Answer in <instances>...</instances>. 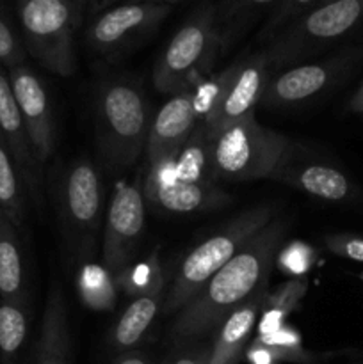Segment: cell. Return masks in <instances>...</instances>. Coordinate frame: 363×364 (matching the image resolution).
Returning a JSON list of instances; mask_svg holds the SVG:
<instances>
[{"label":"cell","mask_w":363,"mask_h":364,"mask_svg":"<svg viewBox=\"0 0 363 364\" xmlns=\"http://www.w3.org/2000/svg\"><path fill=\"white\" fill-rule=\"evenodd\" d=\"M274 206L258 205L244 210L196 245L174 272L162 302L164 315H177L201 288L231 262L256 233L273 220Z\"/></svg>","instance_id":"4"},{"label":"cell","mask_w":363,"mask_h":364,"mask_svg":"<svg viewBox=\"0 0 363 364\" xmlns=\"http://www.w3.org/2000/svg\"><path fill=\"white\" fill-rule=\"evenodd\" d=\"M349 109L356 114H363V84L359 85L358 91L352 95L351 102H349Z\"/></svg>","instance_id":"38"},{"label":"cell","mask_w":363,"mask_h":364,"mask_svg":"<svg viewBox=\"0 0 363 364\" xmlns=\"http://www.w3.org/2000/svg\"><path fill=\"white\" fill-rule=\"evenodd\" d=\"M306 291H308V283L305 279H290L274 291H267L256 322L258 336L274 333L285 326V318L299 308Z\"/></svg>","instance_id":"23"},{"label":"cell","mask_w":363,"mask_h":364,"mask_svg":"<svg viewBox=\"0 0 363 364\" xmlns=\"http://www.w3.org/2000/svg\"><path fill=\"white\" fill-rule=\"evenodd\" d=\"M128 2H153V4H166V6L173 7L174 4H178L180 0H128Z\"/></svg>","instance_id":"40"},{"label":"cell","mask_w":363,"mask_h":364,"mask_svg":"<svg viewBox=\"0 0 363 364\" xmlns=\"http://www.w3.org/2000/svg\"><path fill=\"white\" fill-rule=\"evenodd\" d=\"M0 212L6 213L14 226H21L23 198L20 191V174L2 134H0Z\"/></svg>","instance_id":"27"},{"label":"cell","mask_w":363,"mask_h":364,"mask_svg":"<svg viewBox=\"0 0 363 364\" xmlns=\"http://www.w3.org/2000/svg\"><path fill=\"white\" fill-rule=\"evenodd\" d=\"M363 20V0H331L312 7L269 39L263 53L270 71L302 63L319 50L344 38Z\"/></svg>","instance_id":"6"},{"label":"cell","mask_w":363,"mask_h":364,"mask_svg":"<svg viewBox=\"0 0 363 364\" xmlns=\"http://www.w3.org/2000/svg\"><path fill=\"white\" fill-rule=\"evenodd\" d=\"M238 59L228 64L224 70L219 73L206 75L203 80H199L194 87L191 89L192 92V105H194V112L198 116L199 124L206 127L214 116L219 110L221 103H223L224 96H226L228 87H230L231 80H233L235 73H237Z\"/></svg>","instance_id":"25"},{"label":"cell","mask_w":363,"mask_h":364,"mask_svg":"<svg viewBox=\"0 0 363 364\" xmlns=\"http://www.w3.org/2000/svg\"><path fill=\"white\" fill-rule=\"evenodd\" d=\"M198 124L191 89L169 96L152 117L144 148L146 166L174 155L194 134Z\"/></svg>","instance_id":"14"},{"label":"cell","mask_w":363,"mask_h":364,"mask_svg":"<svg viewBox=\"0 0 363 364\" xmlns=\"http://www.w3.org/2000/svg\"><path fill=\"white\" fill-rule=\"evenodd\" d=\"M315 259L317 252L312 245L305 244L302 240H290L280 247L274 267L290 276L292 279H301L313 269Z\"/></svg>","instance_id":"30"},{"label":"cell","mask_w":363,"mask_h":364,"mask_svg":"<svg viewBox=\"0 0 363 364\" xmlns=\"http://www.w3.org/2000/svg\"><path fill=\"white\" fill-rule=\"evenodd\" d=\"M326 2H331V0H320L319 4H326ZM319 4H317V6H319Z\"/></svg>","instance_id":"42"},{"label":"cell","mask_w":363,"mask_h":364,"mask_svg":"<svg viewBox=\"0 0 363 364\" xmlns=\"http://www.w3.org/2000/svg\"><path fill=\"white\" fill-rule=\"evenodd\" d=\"M287 223L273 219L224 265L189 304L177 313L169 338L174 347L198 343L246 302L267 294L276 255L285 244Z\"/></svg>","instance_id":"1"},{"label":"cell","mask_w":363,"mask_h":364,"mask_svg":"<svg viewBox=\"0 0 363 364\" xmlns=\"http://www.w3.org/2000/svg\"><path fill=\"white\" fill-rule=\"evenodd\" d=\"M270 180L322 201H345L352 194L351 180L340 169L322 162L299 159L298 151L270 176Z\"/></svg>","instance_id":"16"},{"label":"cell","mask_w":363,"mask_h":364,"mask_svg":"<svg viewBox=\"0 0 363 364\" xmlns=\"http://www.w3.org/2000/svg\"><path fill=\"white\" fill-rule=\"evenodd\" d=\"M96 144L103 164L112 173L132 169L144 155L152 112L139 82L128 77L110 78L95 98Z\"/></svg>","instance_id":"3"},{"label":"cell","mask_w":363,"mask_h":364,"mask_svg":"<svg viewBox=\"0 0 363 364\" xmlns=\"http://www.w3.org/2000/svg\"><path fill=\"white\" fill-rule=\"evenodd\" d=\"M276 2L280 0H223L221 9H217V25L223 39V50L238 34V28L251 20L253 14Z\"/></svg>","instance_id":"29"},{"label":"cell","mask_w":363,"mask_h":364,"mask_svg":"<svg viewBox=\"0 0 363 364\" xmlns=\"http://www.w3.org/2000/svg\"><path fill=\"white\" fill-rule=\"evenodd\" d=\"M246 359H248L249 364H278L276 354L273 352V348L267 347L265 343L258 340V338H253L249 341L248 348L244 352Z\"/></svg>","instance_id":"36"},{"label":"cell","mask_w":363,"mask_h":364,"mask_svg":"<svg viewBox=\"0 0 363 364\" xmlns=\"http://www.w3.org/2000/svg\"><path fill=\"white\" fill-rule=\"evenodd\" d=\"M71 2H73L75 6H77L80 11H84L85 7L91 6V0H71Z\"/></svg>","instance_id":"41"},{"label":"cell","mask_w":363,"mask_h":364,"mask_svg":"<svg viewBox=\"0 0 363 364\" xmlns=\"http://www.w3.org/2000/svg\"><path fill=\"white\" fill-rule=\"evenodd\" d=\"M70 316L60 284H53L45 302L36 364H70Z\"/></svg>","instance_id":"19"},{"label":"cell","mask_w":363,"mask_h":364,"mask_svg":"<svg viewBox=\"0 0 363 364\" xmlns=\"http://www.w3.org/2000/svg\"><path fill=\"white\" fill-rule=\"evenodd\" d=\"M167 291V272L155 281L149 290L132 299L125 311L117 316L109 333V345L116 352H128L144 338L153 320L162 311V302Z\"/></svg>","instance_id":"17"},{"label":"cell","mask_w":363,"mask_h":364,"mask_svg":"<svg viewBox=\"0 0 363 364\" xmlns=\"http://www.w3.org/2000/svg\"><path fill=\"white\" fill-rule=\"evenodd\" d=\"M142 194L146 206L169 215L216 212L231 203V196L214 181L182 180L174 173L171 156L146 166Z\"/></svg>","instance_id":"9"},{"label":"cell","mask_w":363,"mask_h":364,"mask_svg":"<svg viewBox=\"0 0 363 364\" xmlns=\"http://www.w3.org/2000/svg\"><path fill=\"white\" fill-rule=\"evenodd\" d=\"M0 299L27 302L23 258L13 220L0 212Z\"/></svg>","instance_id":"22"},{"label":"cell","mask_w":363,"mask_h":364,"mask_svg":"<svg viewBox=\"0 0 363 364\" xmlns=\"http://www.w3.org/2000/svg\"><path fill=\"white\" fill-rule=\"evenodd\" d=\"M171 162H173L174 173L182 180L214 181L210 174L206 130L203 124H198L189 141L174 155H171Z\"/></svg>","instance_id":"26"},{"label":"cell","mask_w":363,"mask_h":364,"mask_svg":"<svg viewBox=\"0 0 363 364\" xmlns=\"http://www.w3.org/2000/svg\"><path fill=\"white\" fill-rule=\"evenodd\" d=\"M206 144L212 180L238 183L270 180L298 151L287 135L260 124L255 114L206 130Z\"/></svg>","instance_id":"2"},{"label":"cell","mask_w":363,"mask_h":364,"mask_svg":"<svg viewBox=\"0 0 363 364\" xmlns=\"http://www.w3.org/2000/svg\"><path fill=\"white\" fill-rule=\"evenodd\" d=\"M28 334L27 302L0 299V358L2 364H18Z\"/></svg>","instance_id":"24"},{"label":"cell","mask_w":363,"mask_h":364,"mask_svg":"<svg viewBox=\"0 0 363 364\" xmlns=\"http://www.w3.org/2000/svg\"><path fill=\"white\" fill-rule=\"evenodd\" d=\"M59 213L64 237L75 259L96 256V235L103 226V181L89 159L64 169L59 183Z\"/></svg>","instance_id":"8"},{"label":"cell","mask_w":363,"mask_h":364,"mask_svg":"<svg viewBox=\"0 0 363 364\" xmlns=\"http://www.w3.org/2000/svg\"><path fill=\"white\" fill-rule=\"evenodd\" d=\"M18 64H25V48L7 18L0 11V66H6L9 70Z\"/></svg>","instance_id":"33"},{"label":"cell","mask_w":363,"mask_h":364,"mask_svg":"<svg viewBox=\"0 0 363 364\" xmlns=\"http://www.w3.org/2000/svg\"><path fill=\"white\" fill-rule=\"evenodd\" d=\"M270 75H273V71H270L269 59L265 57L263 50L241 57L237 73H235L233 80L228 87L219 110L205 127L206 130L237 121L241 117L249 116V114H255V109L256 105H260V100H262Z\"/></svg>","instance_id":"15"},{"label":"cell","mask_w":363,"mask_h":364,"mask_svg":"<svg viewBox=\"0 0 363 364\" xmlns=\"http://www.w3.org/2000/svg\"><path fill=\"white\" fill-rule=\"evenodd\" d=\"M265 295H258L253 301L246 302L221 323L210 348L209 364H237L241 361L251 341Z\"/></svg>","instance_id":"20"},{"label":"cell","mask_w":363,"mask_h":364,"mask_svg":"<svg viewBox=\"0 0 363 364\" xmlns=\"http://www.w3.org/2000/svg\"><path fill=\"white\" fill-rule=\"evenodd\" d=\"M0 134L9 146L18 174H21L28 191L36 194L39 164L32 153L31 141H28L13 87H11L9 75L2 70V66H0Z\"/></svg>","instance_id":"18"},{"label":"cell","mask_w":363,"mask_h":364,"mask_svg":"<svg viewBox=\"0 0 363 364\" xmlns=\"http://www.w3.org/2000/svg\"><path fill=\"white\" fill-rule=\"evenodd\" d=\"M262 343H265L267 347L273 348V352L276 354L278 361L283 363H310L312 355L302 348L301 334L298 329H294L292 326L285 323L280 329L274 331V333L263 334V336H256Z\"/></svg>","instance_id":"31"},{"label":"cell","mask_w":363,"mask_h":364,"mask_svg":"<svg viewBox=\"0 0 363 364\" xmlns=\"http://www.w3.org/2000/svg\"><path fill=\"white\" fill-rule=\"evenodd\" d=\"M210 348H212V343L209 341L177 347V352L169 355L166 364H209Z\"/></svg>","instance_id":"35"},{"label":"cell","mask_w":363,"mask_h":364,"mask_svg":"<svg viewBox=\"0 0 363 364\" xmlns=\"http://www.w3.org/2000/svg\"><path fill=\"white\" fill-rule=\"evenodd\" d=\"M18 18L28 53L50 73L71 77L82 11L71 0H18Z\"/></svg>","instance_id":"7"},{"label":"cell","mask_w":363,"mask_h":364,"mask_svg":"<svg viewBox=\"0 0 363 364\" xmlns=\"http://www.w3.org/2000/svg\"><path fill=\"white\" fill-rule=\"evenodd\" d=\"M120 0H91V11L93 13H100V11H107Z\"/></svg>","instance_id":"39"},{"label":"cell","mask_w":363,"mask_h":364,"mask_svg":"<svg viewBox=\"0 0 363 364\" xmlns=\"http://www.w3.org/2000/svg\"><path fill=\"white\" fill-rule=\"evenodd\" d=\"M75 284L80 302L91 311L107 313L116 306L120 295L116 276L96 256L77 259Z\"/></svg>","instance_id":"21"},{"label":"cell","mask_w":363,"mask_h":364,"mask_svg":"<svg viewBox=\"0 0 363 364\" xmlns=\"http://www.w3.org/2000/svg\"><path fill=\"white\" fill-rule=\"evenodd\" d=\"M324 245L331 255L338 258L363 263V237L356 235H330L324 238Z\"/></svg>","instance_id":"34"},{"label":"cell","mask_w":363,"mask_h":364,"mask_svg":"<svg viewBox=\"0 0 363 364\" xmlns=\"http://www.w3.org/2000/svg\"><path fill=\"white\" fill-rule=\"evenodd\" d=\"M146 226L142 180L117 181L103 220L102 263L112 274L130 263Z\"/></svg>","instance_id":"10"},{"label":"cell","mask_w":363,"mask_h":364,"mask_svg":"<svg viewBox=\"0 0 363 364\" xmlns=\"http://www.w3.org/2000/svg\"><path fill=\"white\" fill-rule=\"evenodd\" d=\"M359 279L363 281V270H362V272H359Z\"/></svg>","instance_id":"43"},{"label":"cell","mask_w":363,"mask_h":364,"mask_svg":"<svg viewBox=\"0 0 363 364\" xmlns=\"http://www.w3.org/2000/svg\"><path fill=\"white\" fill-rule=\"evenodd\" d=\"M345 59L331 57L324 60L299 63L276 71L269 77L260 105L269 110L302 105L326 91L344 71Z\"/></svg>","instance_id":"12"},{"label":"cell","mask_w":363,"mask_h":364,"mask_svg":"<svg viewBox=\"0 0 363 364\" xmlns=\"http://www.w3.org/2000/svg\"><path fill=\"white\" fill-rule=\"evenodd\" d=\"M169 13L171 6L166 4L125 2L114 6L93 20L85 32V41L93 52L107 57L117 55L157 31Z\"/></svg>","instance_id":"11"},{"label":"cell","mask_w":363,"mask_h":364,"mask_svg":"<svg viewBox=\"0 0 363 364\" xmlns=\"http://www.w3.org/2000/svg\"><path fill=\"white\" fill-rule=\"evenodd\" d=\"M112 364H153V363L144 352L128 350V352H121V354L114 359Z\"/></svg>","instance_id":"37"},{"label":"cell","mask_w":363,"mask_h":364,"mask_svg":"<svg viewBox=\"0 0 363 364\" xmlns=\"http://www.w3.org/2000/svg\"><path fill=\"white\" fill-rule=\"evenodd\" d=\"M164 272H166V269H164L159 252H153L146 259L128 263L125 269H121L114 276H116V283L121 294L127 295L128 299H135L144 294L146 290H149Z\"/></svg>","instance_id":"28"},{"label":"cell","mask_w":363,"mask_h":364,"mask_svg":"<svg viewBox=\"0 0 363 364\" xmlns=\"http://www.w3.org/2000/svg\"><path fill=\"white\" fill-rule=\"evenodd\" d=\"M7 75L31 141L32 153L38 164H45L56 149V127L48 92L27 64L9 68Z\"/></svg>","instance_id":"13"},{"label":"cell","mask_w":363,"mask_h":364,"mask_svg":"<svg viewBox=\"0 0 363 364\" xmlns=\"http://www.w3.org/2000/svg\"><path fill=\"white\" fill-rule=\"evenodd\" d=\"M223 52L217 7L203 2L192 11L164 48L155 71L153 84L166 96L189 91L212 70Z\"/></svg>","instance_id":"5"},{"label":"cell","mask_w":363,"mask_h":364,"mask_svg":"<svg viewBox=\"0 0 363 364\" xmlns=\"http://www.w3.org/2000/svg\"><path fill=\"white\" fill-rule=\"evenodd\" d=\"M319 2L320 0H280L274 13L270 14L269 21L262 28V32H260V38L270 39L280 28H283L285 25L290 23L292 20L301 16L308 9L315 7Z\"/></svg>","instance_id":"32"}]
</instances>
